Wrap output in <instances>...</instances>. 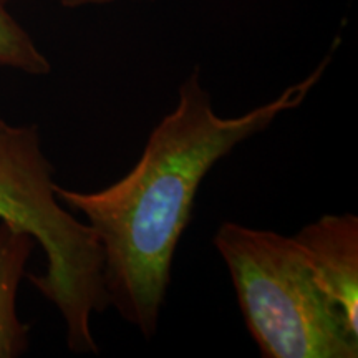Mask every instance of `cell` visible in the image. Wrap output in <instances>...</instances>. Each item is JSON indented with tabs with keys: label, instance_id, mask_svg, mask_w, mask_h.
Segmentation results:
<instances>
[{
	"label": "cell",
	"instance_id": "1",
	"mask_svg": "<svg viewBox=\"0 0 358 358\" xmlns=\"http://www.w3.org/2000/svg\"><path fill=\"white\" fill-rule=\"evenodd\" d=\"M329 60L330 55L302 82L239 116L216 113L194 70L179 85L174 108L150 133L141 158L122 179L90 192L57 185L58 199L83 214L96 236L110 307L145 338L158 330L174 252L206 174L237 145L299 108Z\"/></svg>",
	"mask_w": 358,
	"mask_h": 358
},
{
	"label": "cell",
	"instance_id": "5",
	"mask_svg": "<svg viewBox=\"0 0 358 358\" xmlns=\"http://www.w3.org/2000/svg\"><path fill=\"white\" fill-rule=\"evenodd\" d=\"M37 241L10 222L0 221V358L29 350L30 329L19 315V290Z\"/></svg>",
	"mask_w": 358,
	"mask_h": 358
},
{
	"label": "cell",
	"instance_id": "6",
	"mask_svg": "<svg viewBox=\"0 0 358 358\" xmlns=\"http://www.w3.org/2000/svg\"><path fill=\"white\" fill-rule=\"evenodd\" d=\"M12 0H0V69L42 77L52 70L29 30L10 12Z\"/></svg>",
	"mask_w": 358,
	"mask_h": 358
},
{
	"label": "cell",
	"instance_id": "7",
	"mask_svg": "<svg viewBox=\"0 0 358 358\" xmlns=\"http://www.w3.org/2000/svg\"><path fill=\"white\" fill-rule=\"evenodd\" d=\"M62 7L65 8H82V7H95V6H108L118 0H58Z\"/></svg>",
	"mask_w": 358,
	"mask_h": 358
},
{
	"label": "cell",
	"instance_id": "2",
	"mask_svg": "<svg viewBox=\"0 0 358 358\" xmlns=\"http://www.w3.org/2000/svg\"><path fill=\"white\" fill-rule=\"evenodd\" d=\"M53 174L37 124L0 120V221L43 249V272L27 277L64 319L70 352L98 353L92 317L110 307L101 249L92 227L58 199Z\"/></svg>",
	"mask_w": 358,
	"mask_h": 358
},
{
	"label": "cell",
	"instance_id": "4",
	"mask_svg": "<svg viewBox=\"0 0 358 358\" xmlns=\"http://www.w3.org/2000/svg\"><path fill=\"white\" fill-rule=\"evenodd\" d=\"M292 237L317 285L358 335V217L325 214Z\"/></svg>",
	"mask_w": 358,
	"mask_h": 358
},
{
	"label": "cell",
	"instance_id": "3",
	"mask_svg": "<svg viewBox=\"0 0 358 358\" xmlns=\"http://www.w3.org/2000/svg\"><path fill=\"white\" fill-rule=\"evenodd\" d=\"M214 248L264 358L358 357V335L317 285L292 236L227 221Z\"/></svg>",
	"mask_w": 358,
	"mask_h": 358
}]
</instances>
